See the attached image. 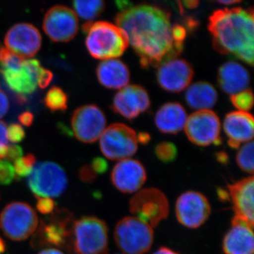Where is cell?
<instances>
[{"label":"cell","instance_id":"cell-1","mask_svg":"<svg viewBox=\"0 0 254 254\" xmlns=\"http://www.w3.org/2000/svg\"><path fill=\"white\" fill-rule=\"evenodd\" d=\"M115 22L143 68L159 66L183 50L184 42L177 38L170 14L158 6L129 2L117 15Z\"/></svg>","mask_w":254,"mask_h":254},{"label":"cell","instance_id":"cell-2","mask_svg":"<svg viewBox=\"0 0 254 254\" xmlns=\"http://www.w3.org/2000/svg\"><path fill=\"white\" fill-rule=\"evenodd\" d=\"M254 18L253 8H225L214 11L209 18L208 30L215 50L253 66Z\"/></svg>","mask_w":254,"mask_h":254},{"label":"cell","instance_id":"cell-3","mask_svg":"<svg viewBox=\"0 0 254 254\" xmlns=\"http://www.w3.org/2000/svg\"><path fill=\"white\" fill-rule=\"evenodd\" d=\"M86 33L87 50L95 59H115L122 56L128 46L124 32L108 21L91 22Z\"/></svg>","mask_w":254,"mask_h":254},{"label":"cell","instance_id":"cell-4","mask_svg":"<svg viewBox=\"0 0 254 254\" xmlns=\"http://www.w3.org/2000/svg\"><path fill=\"white\" fill-rule=\"evenodd\" d=\"M71 247L77 254H108L107 224L94 216L76 220L73 222Z\"/></svg>","mask_w":254,"mask_h":254},{"label":"cell","instance_id":"cell-5","mask_svg":"<svg viewBox=\"0 0 254 254\" xmlns=\"http://www.w3.org/2000/svg\"><path fill=\"white\" fill-rule=\"evenodd\" d=\"M73 222V215L68 210L56 209L49 218L41 220L32 239V247L71 248Z\"/></svg>","mask_w":254,"mask_h":254},{"label":"cell","instance_id":"cell-6","mask_svg":"<svg viewBox=\"0 0 254 254\" xmlns=\"http://www.w3.org/2000/svg\"><path fill=\"white\" fill-rule=\"evenodd\" d=\"M115 243L124 254H145L154 241L153 228L134 216L120 220L114 232Z\"/></svg>","mask_w":254,"mask_h":254},{"label":"cell","instance_id":"cell-7","mask_svg":"<svg viewBox=\"0 0 254 254\" xmlns=\"http://www.w3.org/2000/svg\"><path fill=\"white\" fill-rule=\"evenodd\" d=\"M38 226L36 211L24 202H12L0 213V229L9 240H26L36 232Z\"/></svg>","mask_w":254,"mask_h":254},{"label":"cell","instance_id":"cell-8","mask_svg":"<svg viewBox=\"0 0 254 254\" xmlns=\"http://www.w3.org/2000/svg\"><path fill=\"white\" fill-rule=\"evenodd\" d=\"M67 177L64 169L53 162H42L33 168L28 185L36 197L50 198L63 194L67 187Z\"/></svg>","mask_w":254,"mask_h":254},{"label":"cell","instance_id":"cell-9","mask_svg":"<svg viewBox=\"0 0 254 254\" xmlns=\"http://www.w3.org/2000/svg\"><path fill=\"white\" fill-rule=\"evenodd\" d=\"M130 212L134 217L155 227L168 218L169 201L166 195L156 188L138 190L129 202Z\"/></svg>","mask_w":254,"mask_h":254},{"label":"cell","instance_id":"cell-10","mask_svg":"<svg viewBox=\"0 0 254 254\" xmlns=\"http://www.w3.org/2000/svg\"><path fill=\"white\" fill-rule=\"evenodd\" d=\"M100 148L110 160H126L138 150V135L133 128L124 124H113L105 128L100 136Z\"/></svg>","mask_w":254,"mask_h":254},{"label":"cell","instance_id":"cell-11","mask_svg":"<svg viewBox=\"0 0 254 254\" xmlns=\"http://www.w3.org/2000/svg\"><path fill=\"white\" fill-rule=\"evenodd\" d=\"M185 129L189 140L198 146L222 143L221 125L218 115L212 110H198L190 115Z\"/></svg>","mask_w":254,"mask_h":254},{"label":"cell","instance_id":"cell-12","mask_svg":"<svg viewBox=\"0 0 254 254\" xmlns=\"http://www.w3.org/2000/svg\"><path fill=\"white\" fill-rule=\"evenodd\" d=\"M175 213L177 220L183 226L196 229L208 220L211 213V207L203 193L188 190L177 198Z\"/></svg>","mask_w":254,"mask_h":254},{"label":"cell","instance_id":"cell-13","mask_svg":"<svg viewBox=\"0 0 254 254\" xmlns=\"http://www.w3.org/2000/svg\"><path fill=\"white\" fill-rule=\"evenodd\" d=\"M43 28L52 41L66 43L73 40L78 33L77 15L67 6L56 5L47 11Z\"/></svg>","mask_w":254,"mask_h":254},{"label":"cell","instance_id":"cell-14","mask_svg":"<svg viewBox=\"0 0 254 254\" xmlns=\"http://www.w3.org/2000/svg\"><path fill=\"white\" fill-rule=\"evenodd\" d=\"M105 114L95 105H87L75 110L71 125L78 141L94 143L103 134L106 127Z\"/></svg>","mask_w":254,"mask_h":254},{"label":"cell","instance_id":"cell-15","mask_svg":"<svg viewBox=\"0 0 254 254\" xmlns=\"http://www.w3.org/2000/svg\"><path fill=\"white\" fill-rule=\"evenodd\" d=\"M4 44L6 49L22 59L33 58L41 49V33L31 23H18L6 33Z\"/></svg>","mask_w":254,"mask_h":254},{"label":"cell","instance_id":"cell-16","mask_svg":"<svg viewBox=\"0 0 254 254\" xmlns=\"http://www.w3.org/2000/svg\"><path fill=\"white\" fill-rule=\"evenodd\" d=\"M194 71L186 60L175 59L165 62L158 66L157 80L165 91L180 93L190 86Z\"/></svg>","mask_w":254,"mask_h":254},{"label":"cell","instance_id":"cell-17","mask_svg":"<svg viewBox=\"0 0 254 254\" xmlns=\"http://www.w3.org/2000/svg\"><path fill=\"white\" fill-rule=\"evenodd\" d=\"M150 100L148 92L138 85H128L115 95L113 109L128 120L137 118L149 109Z\"/></svg>","mask_w":254,"mask_h":254},{"label":"cell","instance_id":"cell-18","mask_svg":"<svg viewBox=\"0 0 254 254\" xmlns=\"http://www.w3.org/2000/svg\"><path fill=\"white\" fill-rule=\"evenodd\" d=\"M146 172L141 162L128 158L119 161L111 173L114 186L125 193H136L146 181Z\"/></svg>","mask_w":254,"mask_h":254},{"label":"cell","instance_id":"cell-19","mask_svg":"<svg viewBox=\"0 0 254 254\" xmlns=\"http://www.w3.org/2000/svg\"><path fill=\"white\" fill-rule=\"evenodd\" d=\"M42 66L38 60H24L21 67L2 69L6 85L20 96L31 94L38 86V78Z\"/></svg>","mask_w":254,"mask_h":254},{"label":"cell","instance_id":"cell-20","mask_svg":"<svg viewBox=\"0 0 254 254\" xmlns=\"http://www.w3.org/2000/svg\"><path fill=\"white\" fill-rule=\"evenodd\" d=\"M253 176L246 177L240 181L228 185L229 198L232 200L235 216L244 220L254 227Z\"/></svg>","mask_w":254,"mask_h":254},{"label":"cell","instance_id":"cell-21","mask_svg":"<svg viewBox=\"0 0 254 254\" xmlns=\"http://www.w3.org/2000/svg\"><path fill=\"white\" fill-rule=\"evenodd\" d=\"M222 247L225 254H254L253 227L234 217L231 227L222 240Z\"/></svg>","mask_w":254,"mask_h":254},{"label":"cell","instance_id":"cell-22","mask_svg":"<svg viewBox=\"0 0 254 254\" xmlns=\"http://www.w3.org/2000/svg\"><path fill=\"white\" fill-rule=\"evenodd\" d=\"M223 129L232 148H239L242 143L254 138V118L247 112L234 111L227 114L223 122Z\"/></svg>","mask_w":254,"mask_h":254},{"label":"cell","instance_id":"cell-23","mask_svg":"<svg viewBox=\"0 0 254 254\" xmlns=\"http://www.w3.org/2000/svg\"><path fill=\"white\" fill-rule=\"evenodd\" d=\"M218 82L222 91L235 95L247 89L250 83V75L241 64L227 62L219 68Z\"/></svg>","mask_w":254,"mask_h":254},{"label":"cell","instance_id":"cell-24","mask_svg":"<svg viewBox=\"0 0 254 254\" xmlns=\"http://www.w3.org/2000/svg\"><path fill=\"white\" fill-rule=\"evenodd\" d=\"M97 77L100 84L110 89H122L128 86L130 71L121 60H103L98 64Z\"/></svg>","mask_w":254,"mask_h":254},{"label":"cell","instance_id":"cell-25","mask_svg":"<svg viewBox=\"0 0 254 254\" xmlns=\"http://www.w3.org/2000/svg\"><path fill=\"white\" fill-rule=\"evenodd\" d=\"M185 108L178 103H168L157 111L155 123L159 131L175 134L185 128L187 121Z\"/></svg>","mask_w":254,"mask_h":254},{"label":"cell","instance_id":"cell-26","mask_svg":"<svg viewBox=\"0 0 254 254\" xmlns=\"http://www.w3.org/2000/svg\"><path fill=\"white\" fill-rule=\"evenodd\" d=\"M218 98V93L213 85L205 81L193 83L188 87L185 93L187 104L198 111L213 108Z\"/></svg>","mask_w":254,"mask_h":254},{"label":"cell","instance_id":"cell-27","mask_svg":"<svg viewBox=\"0 0 254 254\" xmlns=\"http://www.w3.org/2000/svg\"><path fill=\"white\" fill-rule=\"evenodd\" d=\"M73 7L78 16L90 21L98 18L105 9V2L100 0L93 1H74Z\"/></svg>","mask_w":254,"mask_h":254},{"label":"cell","instance_id":"cell-28","mask_svg":"<svg viewBox=\"0 0 254 254\" xmlns=\"http://www.w3.org/2000/svg\"><path fill=\"white\" fill-rule=\"evenodd\" d=\"M44 103L51 111H65L67 109L68 96L60 87L50 88L44 98Z\"/></svg>","mask_w":254,"mask_h":254},{"label":"cell","instance_id":"cell-29","mask_svg":"<svg viewBox=\"0 0 254 254\" xmlns=\"http://www.w3.org/2000/svg\"><path fill=\"white\" fill-rule=\"evenodd\" d=\"M236 160L239 168L245 173L254 174V141L247 142L240 147Z\"/></svg>","mask_w":254,"mask_h":254},{"label":"cell","instance_id":"cell-30","mask_svg":"<svg viewBox=\"0 0 254 254\" xmlns=\"http://www.w3.org/2000/svg\"><path fill=\"white\" fill-rule=\"evenodd\" d=\"M232 105L239 110V111L247 112L252 110L254 105V95L252 90L247 89L240 92L230 97Z\"/></svg>","mask_w":254,"mask_h":254},{"label":"cell","instance_id":"cell-31","mask_svg":"<svg viewBox=\"0 0 254 254\" xmlns=\"http://www.w3.org/2000/svg\"><path fill=\"white\" fill-rule=\"evenodd\" d=\"M36 157L33 154H28L23 158H20L14 162V171L16 177L21 178L23 177L29 176L33 171L36 164Z\"/></svg>","mask_w":254,"mask_h":254},{"label":"cell","instance_id":"cell-32","mask_svg":"<svg viewBox=\"0 0 254 254\" xmlns=\"http://www.w3.org/2000/svg\"><path fill=\"white\" fill-rule=\"evenodd\" d=\"M155 155L163 163H171L177 158V147L170 142H163L156 145Z\"/></svg>","mask_w":254,"mask_h":254},{"label":"cell","instance_id":"cell-33","mask_svg":"<svg viewBox=\"0 0 254 254\" xmlns=\"http://www.w3.org/2000/svg\"><path fill=\"white\" fill-rule=\"evenodd\" d=\"M0 61H1L2 69H16L21 67L24 59L13 54L7 49L2 48Z\"/></svg>","mask_w":254,"mask_h":254},{"label":"cell","instance_id":"cell-34","mask_svg":"<svg viewBox=\"0 0 254 254\" xmlns=\"http://www.w3.org/2000/svg\"><path fill=\"white\" fill-rule=\"evenodd\" d=\"M16 178L14 166L6 160H0V185H9Z\"/></svg>","mask_w":254,"mask_h":254},{"label":"cell","instance_id":"cell-35","mask_svg":"<svg viewBox=\"0 0 254 254\" xmlns=\"http://www.w3.org/2000/svg\"><path fill=\"white\" fill-rule=\"evenodd\" d=\"M26 133L24 129L18 124H12L6 128V138L12 143H19L24 139Z\"/></svg>","mask_w":254,"mask_h":254},{"label":"cell","instance_id":"cell-36","mask_svg":"<svg viewBox=\"0 0 254 254\" xmlns=\"http://www.w3.org/2000/svg\"><path fill=\"white\" fill-rule=\"evenodd\" d=\"M36 208L43 215H51L56 210V203L50 198L37 197Z\"/></svg>","mask_w":254,"mask_h":254},{"label":"cell","instance_id":"cell-37","mask_svg":"<svg viewBox=\"0 0 254 254\" xmlns=\"http://www.w3.org/2000/svg\"><path fill=\"white\" fill-rule=\"evenodd\" d=\"M97 175H98L92 170L90 165H83L79 170L80 180L86 183H91L95 181L96 180Z\"/></svg>","mask_w":254,"mask_h":254},{"label":"cell","instance_id":"cell-38","mask_svg":"<svg viewBox=\"0 0 254 254\" xmlns=\"http://www.w3.org/2000/svg\"><path fill=\"white\" fill-rule=\"evenodd\" d=\"M53 74L50 70L42 67L38 78V86L41 88H46L53 81Z\"/></svg>","mask_w":254,"mask_h":254},{"label":"cell","instance_id":"cell-39","mask_svg":"<svg viewBox=\"0 0 254 254\" xmlns=\"http://www.w3.org/2000/svg\"><path fill=\"white\" fill-rule=\"evenodd\" d=\"M90 166L97 175L105 173L108 168L106 160L105 159L99 158V157L93 159Z\"/></svg>","mask_w":254,"mask_h":254},{"label":"cell","instance_id":"cell-40","mask_svg":"<svg viewBox=\"0 0 254 254\" xmlns=\"http://www.w3.org/2000/svg\"><path fill=\"white\" fill-rule=\"evenodd\" d=\"M23 155V149L21 147L17 145H9L8 147L7 153H6V160L8 162L16 161L18 159L21 158Z\"/></svg>","mask_w":254,"mask_h":254},{"label":"cell","instance_id":"cell-41","mask_svg":"<svg viewBox=\"0 0 254 254\" xmlns=\"http://www.w3.org/2000/svg\"><path fill=\"white\" fill-rule=\"evenodd\" d=\"M9 108V102L7 96L2 90L0 89V119L7 113Z\"/></svg>","mask_w":254,"mask_h":254},{"label":"cell","instance_id":"cell-42","mask_svg":"<svg viewBox=\"0 0 254 254\" xmlns=\"http://www.w3.org/2000/svg\"><path fill=\"white\" fill-rule=\"evenodd\" d=\"M33 118L34 117H33V114L30 112H24L18 116V120L20 123L26 127L31 126L33 123Z\"/></svg>","mask_w":254,"mask_h":254},{"label":"cell","instance_id":"cell-43","mask_svg":"<svg viewBox=\"0 0 254 254\" xmlns=\"http://www.w3.org/2000/svg\"><path fill=\"white\" fill-rule=\"evenodd\" d=\"M6 127L4 122L0 121V145H8V140L6 138Z\"/></svg>","mask_w":254,"mask_h":254},{"label":"cell","instance_id":"cell-44","mask_svg":"<svg viewBox=\"0 0 254 254\" xmlns=\"http://www.w3.org/2000/svg\"><path fill=\"white\" fill-rule=\"evenodd\" d=\"M153 254H180L176 251L172 250V249L168 248L166 247H160L158 250L155 251Z\"/></svg>","mask_w":254,"mask_h":254},{"label":"cell","instance_id":"cell-45","mask_svg":"<svg viewBox=\"0 0 254 254\" xmlns=\"http://www.w3.org/2000/svg\"><path fill=\"white\" fill-rule=\"evenodd\" d=\"M8 147H9V145H0V160H2L6 158Z\"/></svg>","mask_w":254,"mask_h":254},{"label":"cell","instance_id":"cell-46","mask_svg":"<svg viewBox=\"0 0 254 254\" xmlns=\"http://www.w3.org/2000/svg\"><path fill=\"white\" fill-rule=\"evenodd\" d=\"M38 254H64L61 251L56 250V249L54 248H50L47 249V250H44L41 251Z\"/></svg>","mask_w":254,"mask_h":254},{"label":"cell","instance_id":"cell-47","mask_svg":"<svg viewBox=\"0 0 254 254\" xmlns=\"http://www.w3.org/2000/svg\"><path fill=\"white\" fill-rule=\"evenodd\" d=\"M149 135L147 134V133H140L138 136V142H141V143H147L149 141Z\"/></svg>","mask_w":254,"mask_h":254},{"label":"cell","instance_id":"cell-48","mask_svg":"<svg viewBox=\"0 0 254 254\" xmlns=\"http://www.w3.org/2000/svg\"><path fill=\"white\" fill-rule=\"evenodd\" d=\"M185 6L187 7L190 8V9H193V8L196 7L198 5V1H183Z\"/></svg>","mask_w":254,"mask_h":254},{"label":"cell","instance_id":"cell-49","mask_svg":"<svg viewBox=\"0 0 254 254\" xmlns=\"http://www.w3.org/2000/svg\"><path fill=\"white\" fill-rule=\"evenodd\" d=\"M217 2L220 3V4L229 5V4H235L240 3L241 1H236V0H224V1H217Z\"/></svg>","mask_w":254,"mask_h":254},{"label":"cell","instance_id":"cell-50","mask_svg":"<svg viewBox=\"0 0 254 254\" xmlns=\"http://www.w3.org/2000/svg\"><path fill=\"white\" fill-rule=\"evenodd\" d=\"M6 251V244L4 241L0 237V254H3Z\"/></svg>","mask_w":254,"mask_h":254},{"label":"cell","instance_id":"cell-51","mask_svg":"<svg viewBox=\"0 0 254 254\" xmlns=\"http://www.w3.org/2000/svg\"><path fill=\"white\" fill-rule=\"evenodd\" d=\"M218 158L219 160H220V162H225L226 161V160H227V155L224 154L223 156H222L221 153H220V155L218 157Z\"/></svg>","mask_w":254,"mask_h":254},{"label":"cell","instance_id":"cell-52","mask_svg":"<svg viewBox=\"0 0 254 254\" xmlns=\"http://www.w3.org/2000/svg\"><path fill=\"white\" fill-rule=\"evenodd\" d=\"M1 50H2V48H1V43H0V57H1Z\"/></svg>","mask_w":254,"mask_h":254}]
</instances>
